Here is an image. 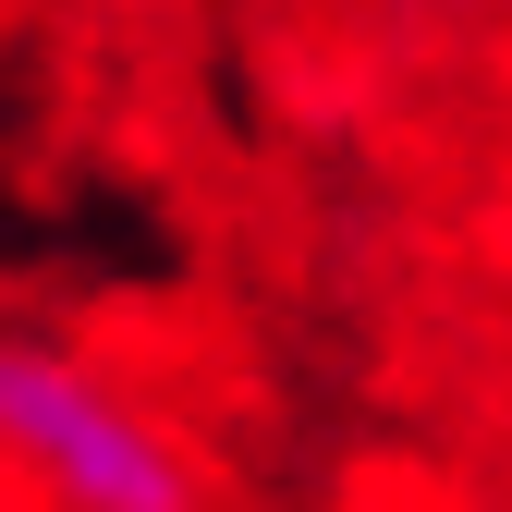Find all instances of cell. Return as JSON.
<instances>
[{"mask_svg": "<svg viewBox=\"0 0 512 512\" xmlns=\"http://www.w3.org/2000/svg\"><path fill=\"white\" fill-rule=\"evenodd\" d=\"M0 476H25L37 512H208L183 427L135 378L37 330H0Z\"/></svg>", "mask_w": 512, "mask_h": 512, "instance_id": "obj_1", "label": "cell"}]
</instances>
